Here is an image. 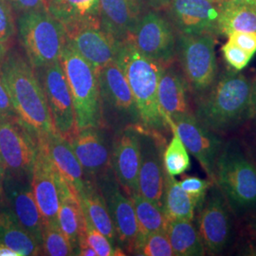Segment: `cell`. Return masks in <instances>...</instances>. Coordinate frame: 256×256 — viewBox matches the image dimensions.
Here are the masks:
<instances>
[{"mask_svg": "<svg viewBox=\"0 0 256 256\" xmlns=\"http://www.w3.org/2000/svg\"><path fill=\"white\" fill-rule=\"evenodd\" d=\"M220 3L214 0H171L170 14L182 34H220Z\"/></svg>", "mask_w": 256, "mask_h": 256, "instance_id": "19", "label": "cell"}, {"mask_svg": "<svg viewBox=\"0 0 256 256\" xmlns=\"http://www.w3.org/2000/svg\"><path fill=\"white\" fill-rule=\"evenodd\" d=\"M140 164L138 178V192L164 210L165 172L164 151L165 138L154 131L138 126Z\"/></svg>", "mask_w": 256, "mask_h": 256, "instance_id": "11", "label": "cell"}, {"mask_svg": "<svg viewBox=\"0 0 256 256\" xmlns=\"http://www.w3.org/2000/svg\"><path fill=\"white\" fill-rule=\"evenodd\" d=\"M66 43L98 72L116 61L120 42L101 26L100 19L64 26Z\"/></svg>", "mask_w": 256, "mask_h": 256, "instance_id": "12", "label": "cell"}, {"mask_svg": "<svg viewBox=\"0 0 256 256\" xmlns=\"http://www.w3.org/2000/svg\"><path fill=\"white\" fill-rule=\"evenodd\" d=\"M166 234L176 256H202L205 247L192 221L168 220Z\"/></svg>", "mask_w": 256, "mask_h": 256, "instance_id": "28", "label": "cell"}, {"mask_svg": "<svg viewBox=\"0 0 256 256\" xmlns=\"http://www.w3.org/2000/svg\"><path fill=\"white\" fill-rule=\"evenodd\" d=\"M228 40L240 46L250 54L256 52V32H232L228 34Z\"/></svg>", "mask_w": 256, "mask_h": 256, "instance_id": "40", "label": "cell"}, {"mask_svg": "<svg viewBox=\"0 0 256 256\" xmlns=\"http://www.w3.org/2000/svg\"><path fill=\"white\" fill-rule=\"evenodd\" d=\"M38 151V138L18 117L0 120V160L5 176L32 174Z\"/></svg>", "mask_w": 256, "mask_h": 256, "instance_id": "9", "label": "cell"}, {"mask_svg": "<svg viewBox=\"0 0 256 256\" xmlns=\"http://www.w3.org/2000/svg\"><path fill=\"white\" fill-rule=\"evenodd\" d=\"M60 174L38 140V151L32 174V188L44 225H59Z\"/></svg>", "mask_w": 256, "mask_h": 256, "instance_id": "18", "label": "cell"}, {"mask_svg": "<svg viewBox=\"0 0 256 256\" xmlns=\"http://www.w3.org/2000/svg\"><path fill=\"white\" fill-rule=\"evenodd\" d=\"M102 126L113 135L128 126H142L137 104L126 75L116 61L98 72Z\"/></svg>", "mask_w": 256, "mask_h": 256, "instance_id": "7", "label": "cell"}, {"mask_svg": "<svg viewBox=\"0 0 256 256\" xmlns=\"http://www.w3.org/2000/svg\"><path fill=\"white\" fill-rule=\"evenodd\" d=\"M4 192L7 205L16 220L41 246L44 221L34 196L30 180L5 176Z\"/></svg>", "mask_w": 256, "mask_h": 256, "instance_id": "21", "label": "cell"}, {"mask_svg": "<svg viewBox=\"0 0 256 256\" xmlns=\"http://www.w3.org/2000/svg\"><path fill=\"white\" fill-rule=\"evenodd\" d=\"M18 117L0 72V120Z\"/></svg>", "mask_w": 256, "mask_h": 256, "instance_id": "41", "label": "cell"}, {"mask_svg": "<svg viewBox=\"0 0 256 256\" xmlns=\"http://www.w3.org/2000/svg\"><path fill=\"white\" fill-rule=\"evenodd\" d=\"M41 250L43 256H75L74 247L59 225H44Z\"/></svg>", "mask_w": 256, "mask_h": 256, "instance_id": "34", "label": "cell"}, {"mask_svg": "<svg viewBox=\"0 0 256 256\" xmlns=\"http://www.w3.org/2000/svg\"><path fill=\"white\" fill-rule=\"evenodd\" d=\"M216 40L210 34H182L178 37L176 52L180 54L184 78L192 90L203 95L216 82L218 63Z\"/></svg>", "mask_w": 256, "mask_h": 256, "instance_id": "8", "label": "cell"}, {"mask_svg": "<svg viewBox=\"0 0 256 256\" xmlns=\"http://www.w3.org/2000/svg\"><path fill=\"white\" fill-rule=\"evenodd\" d=\"M36 72L45 92L55 131L68 140L78 129L72 93L60 60L37 68Z\"/></svg>", "mask_w": 256, "mask_h": 256, "instance_id": "10", "label": "cell"}, {"mask_svg": "<svg viewBox=\"0 0 256 256\" xmlns=\"http://www.w3.org/2000/svg\"><path fill=\"white\" fill-rule=\"evenodd\" d=\"M46 150L50 162L59 174L70 183L77 192H82L86 180L77 156L68 140L56 131L44 137L38 138Z\"/></svg>", "mask_w": 256, "mask_h": 256, "instance_id": "23", "label": "cell"}, {"mask_svg": "<svg viewBox=\"0 0 256 256\" xmlns=\"http://www.w3.org/2000/svg\"><path fill=\"white\" fill-rule=\"evenodd\" d=\"M196 206L191 196L185 192L174 176L165 174L164 210L168 220L192 221Z\"/></svg>", "mask_w": 256, "mask_h": 256, "instance_id": "32", "label": "cell"}, {"mask_svg": "<svg viewBox=\"0 0 256 256\" xmlns=\"http://www.w3.org/2000/svg\"><path fill=\"white\" fill-rule=\"evenodd\" d=\"M0 256H21L18 252L0 242Z\"/></svg>", "mask_w": 256, "mask_h": 256, "instance_id": "45", "label": "cell"}, {"mask_svg": "<svg viewBox=\"0 0 256 256\" xmlns=\"http://www.w3.org/2000/svg\"><path fill=\"white\" fill-rule=\"evenodd\" d=\"M18 24L21 44L34 70L60 60L66 43L64 26L46 10L21 14Z\"/></svg>", "mask_w": 256, "mask_h": 256, "instance_id": "6", "label": "cell"}, {"mask_svg": "<svg viewBox=\"0 0 256 256\" xmlns=\"http://www.w3.org/2000/svg\"><path fill=\"white\" fill-rule=\"evenodd\" d=\"M169 128L176 129L188 152L198 160L214 183L216 162L224 144L218 133L203 126L191 112L173 118Z\"/></svg>", "mask_w": 256, "mask_h": 256, "instance_id": "17", "label": "cell"}, {"mask_svg": "<svg viewBox=\"0 0 256 256\" xmlns=\"http://www.w3.org/2000/svg\"><path fill=\"white\" fill-rule=\"evenodd\" d=\"M58 224L74 247L75 256L80 241L86 238V216L79 194L70 183L60 176Z\"/></svg>", "mask_w": 256, "mask_h": 256, "instance_id": "22", "label": "cell"}, {"mask_svg": "<svg viewBox=\"0 0 256 256\" xmlns=\"http://www.w3.org/2000/svg\"><path fill=\"white\" fill-rule=\"evenodd\" d=\"M173 131V137L169 144L164 151V164L165 172L170 176H180L186 172L191 167V160L188 150L183 144L180 136L174 128H170Z\"/></svg>", "mask_w": 256, "mask_h": 256, "instance_id": "33", "label": "cell"}, {"mask_svg": "<svg viewBox=\"0 0 256 256\" xmlns=\"http://www.w3.org/2000/svg\"><path fill=\"white\" fill-rule=\"evenodd\" d=\"M138 126H128L113 137L111 164L122 191L128 196L138 192V178L140 164Z\"/></svg>", "mask_w": 256, "mask_h": 256, "instance_id": "20", "label": "cell"}, {"mask_svg": "<svg viewBox=\"0 0 256 256\" xmlns=\"http://www.w3.org/2000/svg\"><path fill=\"white\" fill-rule=\"evenodd\" d=\"M221 52L226 62L236 72H240L245 68L254 56L230 40L222 46Z\"/></svg>", "mask_w": 256, "mask_h": 256, "instance_id": "38", "label": "cell"}, {"mask_svg": "<svg viewBox=\"0 0 256 256\" xmlns=\"http://www.w3.org/2000/svg\"><path fill=\"white\" fill-rule=\"evenodd\" d=\"M239 2H242L244 4H247L248 6L256 9V0H238Z\"/></svg>", "mask_w": 256, "mask_h": 256, "instance_id": "47", "label": "cell"}, {"mask_svg": "<svg viewBox=\"0 0 256 256\" xmlns=\"http://www.w3.org/2000/svg\"><path fill=\"white\" fill-rule=\"evenodd\" d=\"M227 202L216 183H212L198 209V232L205 250L216 256L223 252L232 238V226Z\"/></svg>", "mask_w": 256, "mask_h": 256, "instance_id": "14", "label": "cell"}, {"mask_svg": "<svg viewBox=\"0 0 256 256\" xmlns=\"http://www.w3.org/2000/svg\"><path fill=\"white\" fill-rule=\"evenodd\" d=\"M116 62L133 93L142 128L164 136L170 128L158 99V86L164 66L140 54L128 40L120 42Z\"/></svg>", "mask_w": 256, "mask_h": 256, "instance_id": "3", "label": "cell"}, {"mask_svg": "<svg viewBox=\"0 0 256 256\" xmlns=\"http://www.w3.org/2000/svg\"><path fill=\"white\" fill-rule=\"evenodd\" d=\"M218 28L224 36L232 32H256V9L238 0L220 2Z\"/></svg>", "mask_w": 256, "mask_h": 256, "instance_id": "29", "label": "cell"}, {"mask_svg": "<svg viewBox=\"0 0 256 256\" xmlns=\"http://www.w3.org/2000/svg\"><path fill=\"white\" fill-rule=\"evenodd\" d=\"M110 130L88 128L78 130L68 142L82 166L86 182H95L112 171V144Z\"/></svg>", "mask_w": 256, "mask_h": 256, "instance_id": "15", "label": "cell"}, {"mask_svg": "<svg viewBox=\"0 0 256 256\" xmlns=\"http://www.w3.org/2000/svg\"><path fill=\"white\" fill-rule=\"evenodd\" d=\"M129 198L133 203L138 226L135 246L148 234L166 230L168 218L165 216L164 210L144 198L140 192H134Z\"/></svg>", "mask_w": 256, "mask_h": 256, "instance_id": "31", "label": "cell"}, {"mask_svg": "<svg viewBox=\"0 0 256 256\" xmlns=\"http://www.w3.org/2000/svg\"><path fill=\"white\" fill-rule=\"evenodd\" d=\"M126 40L138 50L164 66L171 64L176 54L174 30L167 19L156 12L140 16Z\"/></svg>", "mask_w": 256, "mask_h": 256, "instance_id": "13", "label": "cell"}, {"mask_svg": "<svg viewBox=\"0 0 256 256\" xmlns=\"http://www.w3.org/2000/svg\"><path fill=\"white\" fill-rule=\"evenodd\" d=\"M77 256H97L96 252L92 248V246L88 243L86 239L84 238L78 246V250H77Z\"/></svg>", "mask_w": 256, "mask_h": 256, "instance_id": "43", "label": "cell"}, {"mask_svg": "<svg viewBox=\"0 0 256 256\" xmlns=\"http://www.w3.org/2000/svg\"><path fill=\"white\" fill-rule=\"evenodd\" d=\"M180 183L183 190L191 196L196 209L198 210L205 200V198L212 182L198 176H187L184 178Z\"/></svg>", "mask_w": 256, "mask_h": 256, "instance_id": "37", "label": "cell"}, {"mask_svg": "<svg viewBox=\"0 0 256 256\" xmlns=\"http://www.w3.org/2000/svg\"><path fill=\"white\" fill-rule=\"evenodd\" d=\"M4 180H5V171L2 162L0 160V206H6L7 202L4 192Z\"/></svg>", "mask_w": 256, "mask_h": 256, "instance_id": "44", "label": "cell"}, {"mask_svg": "<svg viewBox=\"0 0 256 256\" xmlns=\"http://www.w3.org/2000/svg\"><path fill=\"white\" fill-rule=\"evenodd\" d=\"M94 184L104 196L117 236V246L132 254L138 234L137 216L132 200L126 196L113 170Z\"/></svg>", "mask_w": 256, "mask_h": 256, "instance_id": "16", "label": "cell"}, {"mask_svg": "<svg viewBox=\"0 0 256 256\" xmlns=\"http://www.w3.org/2000/svg\"><path fill=\"white\" fill-rule=\"evenodd\" d=\"M140 18L138 0H100L101 26L120 41L128 38Z\"/></svg>", "mask_w": 256, "mask_h": 256, "instance_id": "24", "label": "cell"}, {"mask_svg": "<svg viewBox=\"0 0 256 256\" xmlns=\"http://www.w3.org/2000/svg\"><path fill=\"white\" fill-rule=\"evenodd\" d=\"M7 54V46H4L1 42H0V66L2 64V62L5 58V55Z\"/></svg>", "mask_w": 256, "mask_h": 256, "instance_id": "46", "label": "cell"}, {"mask_svg": "<svg viewBox=\"0 0 256 256\" xmlns=\"http://www.w3.org/2000/svg\"><path fill=\"white\" fill-rule=\"evenodd\" d=\"M86 239L97 256H122L126 252L120 247H115L110 239L96 229L86 216Z\"/></svg>", "mask_w": 256, "mask_h": 256, "instance_id": "36", "label": "cell"}, {"mask_svg": "<svg viewBox=\"0 0 256 256\" xmlns=\"http://www.w3.org/2000/svg\"><path fill=\"white\" fill-rule=\"evenodd\" d=\"M79 196L84 216L96 229L100 230L115 247H117L116 232L106 202L101 191L94 183L86 182L84 190L79 192Z\"/></svg>", "mask_w": 256, "mask_h": 256, "instance_id": "26", "label": "cell"}, {"mask_svg": "<svg viewBox=\"0 0 256 256\" xmlns=\"http://www.w3.org/2000/svg\"><path fill=\"white\" fill-rule=\"evenodd\" d=\"M10 6L18 14H24L32 10H46L48 0H7Z\"/></svg>", "mask_w": 256, "mask_h": 256, "instance_id": "42", "label": "cell"}, {"mask_svg": "<svg viewBox=\"0 0 256 256\" xmlns=\"http://www.w3.org/2000/svg\"><path fill=\"white\" fill-rule=\"evenodd\" d=\"M100 0H48L46 10L63 26L99 18Z\"/></svg>", "mask_w": 256, "mask_h": 256, "instance_id": "30", "label": "cell"}, {"mask_svg": "<svg viewBox=\"0 0 256 256\" xmlns=\"http://www.w3.org/2000/svg\"><path fill=\"white\" fill-rule=\"evenodd\" d=\"M158 99L168 122L171 120L190 113L187 98V82L171 64L164 66L158 86Z\"/></svg>", "mask_w": 256, "mask_h": 256, "instance_id": "25", "label": "cell"}, {"mask_svg": "<svg viewBox=\"0 0 256 256\" xmlns=\"http://www.w3.org/2000/svg\"><path fill=\"white\" fill-rule=\"evenodd\" d=\"M254 116L256 117V86H254Z\"/></svg>", "mask_w": 256, "mask_h": 256, "instance_id": "48", "label": "cell"}, {"mask_svg": "<svg viewBox=\"0 0 256 256\" xmlns=\"http://www.w3.org/2000/svg\"><path fill=\"white\" fill-rule=\"evenodd\" d=\"M0 242L21 256L42 254L39 243L22 227L8 205L0 206Z\"/></svg>", "mask_w": 256, "mask_h": 256, "instance_id": "27", "label": "cell"}, {"mask_svg": "<svg viewBox=\"0 0 256 256\" xmlns=\"http://www.w3.org/2000/svg\"><path fill=\"white\" fill-rule=\"evenodd\" d=\"M60 63L72 93L77 129L101 128V98L97 72L68 43L62 50Z\"/></svg>", "mask_w": 256, "mask_h": 256, "instance_id": "5", "label": "cell"}, {"mask_svg": "<svg viewBox=\"0 0 256 256\" xmlns=\"http://www.w3.org/2000/svg\"><path fill=\"white\" fill-rule=\"evenodd\" d=\"M254 230H256V218H254Z\"/></svg>", "mask_w": 256, "mask_h": 256, "instance_id": "49", "label": "cell"}, {"mask_svg": "<svg viewBox=\"0 0 256 256\" xmlns=\"http://www.w3.org/2000/svg\"><path fill=\"white\" fill-rule=\"evenodd\" d=\"M0 72L22 122L37 138L54 132L45 92L30 62L16 52H8Z\"/></svg>", "mask_w": 256, "mask_h": 256, "instance_id": "2", "label": "cell"}, {"mask_svg": "<svg viewBox=\"0 0 256 256\" xmlns=\"http://www.w3.org/2000/svg\"><path fill=\"white\" fill-rule=\"evenodd\" d=\"M254 86L244 74H223L198 102L194 116L216 133L238 128L254 116Z\"/></svg>", "mask_w": 256, "mask_h": 256, "instance_id": "1", "label": "cell"}, {"mask_svg": "<svg viewBox=\"0 0 256 256\" xmlns=\"http://www.w3.org/2000/svg\"><path fill=\"white\" fill-rule=\"evenodd\" d=\"M214 1H216V2L220 3V2H222V1H224V0H214Z\"/></svg>", "mask_w": 256, "mask_h": 256, "instance_id": "50", "label": "cell"}, {"mask_svg": "<svg viewBox=\"0 0 256 256\" xmlns=\"http://www.w3.org/2000/svg\"><path fill=\"white\" fill-rule=\"evenodd\" d=\"M16 26L12 8L7 0H0V42L8 46L14 34Z\"/></svg>", "mask_w": 256, "mask_h": 256, "instance_id": "39", "label": "cell"}, {"mask_svg": "<svg viewBox=\"0 0 256 256\" xmlns=\"http://www.w3.org/2000/svg\"><path fill=\"white\" fill-rule=\"evenodd\" d=\"M214 183L238 216L256 210V165L238 140L223 144Z\"/></svg>", "mask_w": 256, "mask_h": 256, "instance_id": "4", "label": "cell"}, {"mask_svg": "<svg viewBox=\"0 0 256 256\" xmlns=\"http://www.w3.org/2000/svg\"><path fill=\"white\" fill-rule=\"evenodd\" d=\"M132 254L142 256H173L174 252L164 232L148 234L134 248Z\"/></svg>", "mask_w": 256, "mask_h": 256, "instance_id": "35", "label": "cell"}]
</instances>
